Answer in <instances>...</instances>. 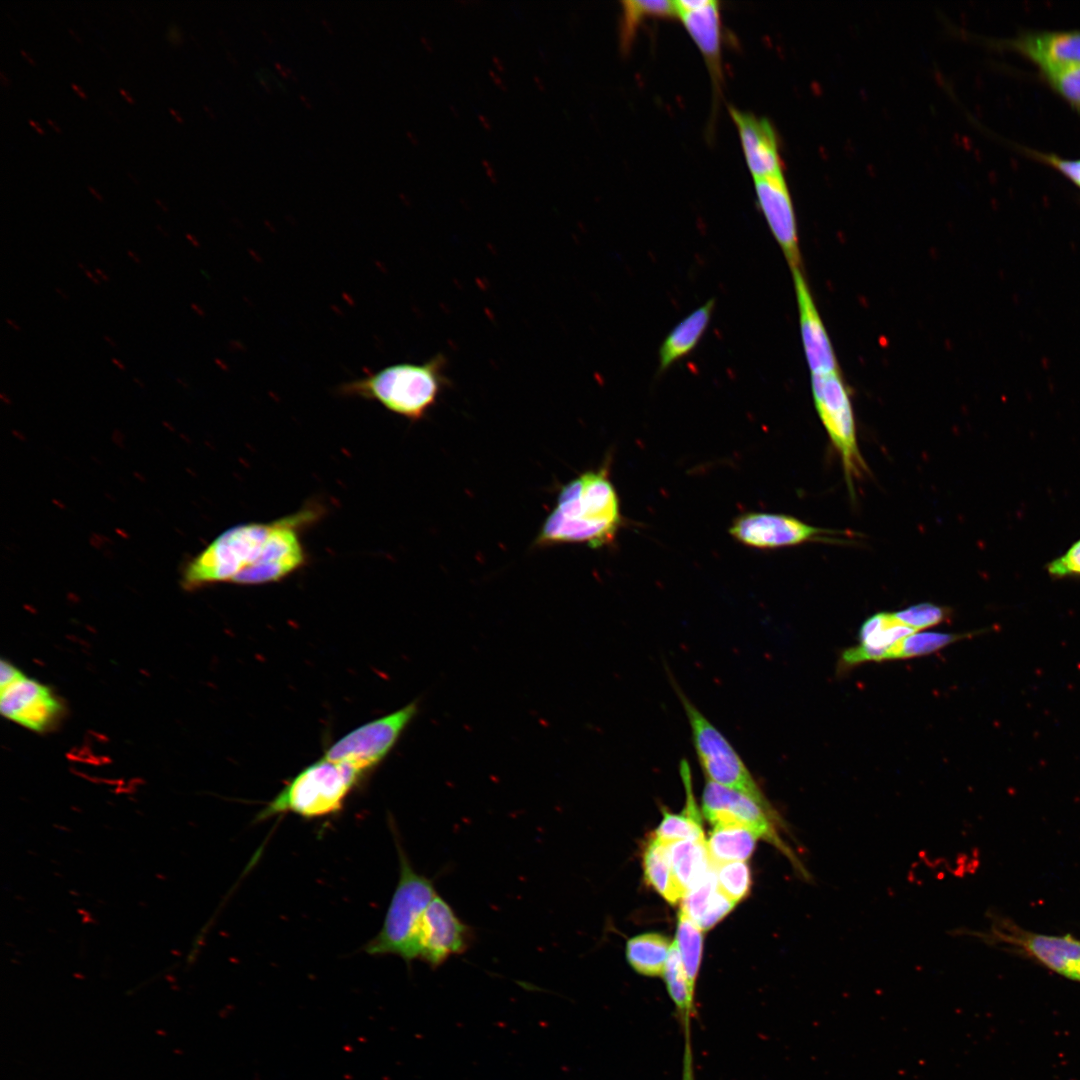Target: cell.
<instances>
[{
  "instance_id": "1",
  "label": "cell",
  "mask_w": 1080,
  "mask_h": 1080,
  "mask_svg": "<svg viewBox=\"0 0 1080 1080\" xmlns=\"http://www.w3.org/2000/svg\"><path fill=\"white\" fill-rule=\"evenodd\" d=\"M309 519L311 511H304L225 530L188 562L184 586L192 589L221 582L259 585L286 578L305 564L299 527Z\"/></svg>"
},
{
  "instance_id": "2",
  "label": "cell",
  "mask_w": 1080,
  "mask_h": 1080,
  "mask_svg": "<svg viewBox=\"0 0 1080 1080\" xmlns=\"http://www.w3.org/2000/svg\"><path fill=\"white\" fill-rule=\"evenodd\" d=\"M622 519L606 467L587 471L563 486L535 544L585 543L599 548L614 541Z\"/></svg>"
},
{
  "instance_id": "3",
  "label": "cell",
  "mask_w": 1080,
  "mask_h": 1080,
  "mask_svg": "<svg viewBox=\"0 0 1080 1080\" xmlns=\"http://www.w3.org/2000/svg\"><path fill=\"white\" fill-rule=\"evenodd\" d=\"M447 359L436 354L416 363H397L342 383L337 392L380 403L387 410L412 421L423 418L448 385Z\"/></svg>"
},
{
  "instance_id": "4",
  "label": "cell",
  "mask_w": 1080,
  "mask_h": 1080,
  "mask_svg": "<svg viewBox=\"0 0 1080 1080\" xmlns=\"http://www.w3.org/2000/svg\"><path fill=\"white\" fill-rule=\"evenodd\" d=\"M399 881L392 896L383 926L367 944L371 955L393 954L407 963L417 959V935L421 918L437 895L433 881L414 870L398 840Z\"/></svg>"
},
{
  "instance_id": "5",
  "label": "cell",
  "mask_w": 1080,
  "mask_h": 1080,
  "mask_svg": "<svg viewBox=\"0 0 1080 1080\" xmlns=\"http://www.w3.org/2000/svg\"><path fill=\"white\" fill-rule=\"evenodd\" d=\"M363 774L353 767L325 758L297 774L258 814V820L292 812L317 818L339 811Z\"/></svg>"
},
{
  "instance_id": "6",
  "label": "cell",
  "mask_w": 1080,
  "mask_h": 1080,
  "mask_svg": "<svg viewBox=\"0 0 1080 1080\" xmlns=\"http://www.w3.org/2000/svg\"><path fill=\"white\" fill-rule=\"evenodd\" d=\"M699 763L709 781L741 792L776 815L748 768L723 734L679 689Z\"/></svg>"
},
{
  "instance_id": "7",
  "label": "cell",
  "mask_w": 1080,
  "mask_h": 1080,
  "mask_svg": "<svg viewBox=\"0 0 1080 1080\" xmlns=\"http://www.w3.org/2000/svg\"><path fill=\"white\" fill-rule=\"evenodd\" d=\"M811 389L817 414L837 450L851 495L854 481L867 472L861 455L848 388L839 370L811 375Z\"/></svg>"
},
{
  "instance_id": "8",
  "label": "cell",
  "mask_w": 1080,
  "mask_h": 1080,
  "mask_svg": "<svg viewBox=\"0 0 1080 1080\" xmlns=\"http://www.w3.org/2000/svg\"><path fill=\"white\" fill-rule=\"evenodd\" d=\"M417 712L418 703L413 701L367 722L337 740L323 758L347 764L364 774L389 754Z\"/></svg>"
},
{
  "instance_id": "9",
  "label": "cell",
  "mask_w": 1080,
  "mask_h": 1080,
  "mask_svg": "<svg viewBox=\"0 0 1080 1080\" xmlns=\"http://www.w3.org/2000/svg\"><path fill=\"white\" fill-rule=\"evenodd\" d=\"M702 810L705 818L718 825L743 826L775 845L797 866L802 875H806L802 865L796 860L790 849L783 843L774 827L778 817L767 812L747 795L708 781L702 795Z\"/></svg>"
},
{
  "instance_id": "10",
  "label": "cell",
  "mask_w": 1080,
  "mask_h": 1080,
  "mask_svg": "<svg viewBox=\"0 0 1080 1080\" xmlns=\"http://www.w3.org/2000/svg\"><path fill=\"white\" fill-rule=\"evenodd\" d=\"M473 930L438 894L426 907L417 935V959L431 967L464 953L472 943Z\"/></svg>"
},
{
  "instance_id": "11",
  "label": "cell",
  "mask_w": 1080,
  "mask_h": 1080,
  "mask_svg": "<svg viewBox=\"0 0 1080 1080\" xmlns=\"http://www.w3.org/2000/svg\"><path fill=\"white\" fill-rule=\"evenodd\" d=\"M729 533L746 546L772 549L825 541L840 532L815 527L788 515L752 512L737 517Z\"/></svg>"
},
{
  "instance_id": "12",
  "label": "cell",
  "mask_w": 1080,
  "mask_h": 1080,
  "mask_svg": "<svg viewBox=\"0 0 1080 1080\" xmlns=\"http://www.w3.org/2000/svg\"><path fill=\"white\" fill-rule=\"evenodd\" d=\"M759 208L791 269L801 270L797 223L783 174L754 179Z\"/></svg>"
},
{
  "instance_id": "13",
  "label": "cell",
  "mask_w": 1080,
  "mask_h": 1080,
  "mask_svg": "<svg viewBox=\"0 0 1080 1080\" xmlns=\"http://www.w3.org/2000/svg\"><path fill=\"white\" fill-rule=\"evenodd\" d=\"M800 334L811 375L838 371L836 356L809 286L800 269L792 271Z\"/></svg>"
},
{
  "instance_id": "14",
  "label": "cell",
  "mask_w": 1080,
  "mask_h": 1080,
  "mask_svg": "<svg viewBox=\"0 0 1080 1080\" xmlns=\"http://www.w3.org/2000/svg\"><path fill=\"white\" fill-rule=\"evenodd\" d=\"M747 166L754 179L783 174L776 131L771 122L751 112L729 107Z\"/></svg>"
},
{
  "instance_id": "15",
  "label": "cell",
  "mask_w": 1080,
  "mask_h": 1080,
  "mask_svg": "<svg viewBox=\"0 0 1080 1080\" xmlns=\"http://www.w3.org/2000/svg\"><path fill=\"white\" fill-rule=\"evenodd\" d=\"M1011 942L1047 968L1067 978L1080 981V941L1071 935L1048 936L1022 932Z\"/></svg>"
},
{
  "instance_id": "16",
  "label": "cell",
  "mask_w": 1080,
  "mask_h": 1080,
  "mask_svg": "<svg viewBox=\"0 0 1080 1080\" xmlns=\"http://www.w3.org/2000/svg\"><path fill=\"white\" fill-rule=\"evenodd\" d=\"M684 26L702 52L715 86L722 77L721 69V17L719 2H707L694 10L678 13Z\"/></svg>"
},
{
  "instance_id": "17",
  "label": "cell",
  "mask_w": 1080,
  "mask_h": 1080,
  "mask_svg": "<svg viewBox=\"0 0 1080 1080\" xmlns=\"http://www.w3.org/2000/svg\"><path fill=\"white\" fill-rule=\"evenodd\" d=\"M714 308L715 300L709 299L673 327L659 348L660 372L694 350L708 328Z\"/></svg>"
},
{
  "instance_id": "18",
  "label": "cell",
  "mask_w": 1080,
  "mask_h": 1080,
  "mask_svg": "<svg viewBox=\"0 0 1080 1080\" xmlns=\"http://www.w3.org/2000/svg\"><path fill=\"white\" fill-rule=\"evenodd\" d=\"M1015 46L1040 67L1080 64V31L1028 34L1017 40Z\"/></svg>"
},
{
  "instance_id": "19",
  "label": "cell",
  "mask_w": 1080,
  "mask_h": 1080,
  "mask_svg": "<svg viewBox=\"0 0 1080 1080\" xmlns=\"http://www.w3.org/2000/svg\"><path fill=\"white\" fill-rule=\"evenodd\" d=\"M670 865L676 882L685 894L695 888L714 868L705 838L667 844Z\"/></svg>"
},
{
  "instance_id": "20",
  "label": "cell",
  "mask_w": 1080,
  "mask_h": 1080,
  "mask_svg": "<svg viewBox=\"0 0 1080 1080\" xmlns=\"http://www.w3.org/2000/svg\"><path fill=\"white\" fill-rule=\"evenodd\" d=\"M680 773L684 783L686 791V806L681 814L663 812V819L654 832V838L657 840L669 844L677 841L684 840H699L703 839L704 833L701 826V817L699 815L695 799L692 791V781L690 767L687 761L683 760L680 766Z\"/></svg>"
},
{
  "instance_id": "21",
  "label": "cell",
  "mask_w": 1080,
  "mask_h": 1080,
  "mask_svg": "<svg viewBox=\"0 0 1080 1080\" xmlns=\"http://www.w3.org/2000/svg\"><path fill=\"white\" fill-rule=\"evenodd\" d=\"M757 838L754 832L743 826H715L707 842L713 867L747 860L754 851Z\"/></svg>"
},
{
  "instance_id": "22",
  "label": "cell",
  "mask_w": 1080,
  "mask_h": 1080,
  "mask_svg": "<svg viewBox=\"0 0 1080 1080\" xmlns=\"http://www.w3.org/2000/svg\"><path fill=\"white\" fill-rule=\"evenodd\" d=\"M643 869L647 884L669 904L676 905L683 899L684 893L674 877L666 843L654 837L648 841L643 854Z\"/></svg>"
},
{
  "instance_id": "23",
  "label": "cell",
  "mask_w": 1080,
  "mask_h": 1080,
  "mask_svg": "<svg viewBox=\"0 0 1080 1080\" xmlns=\"http://www.w3.org/2000/svg\"><path fill=\"white\" fill-rule=\"evenodd\" d=\"M671 943L662 934L650 932L630 938L626 944V958L631 967L641 975H663Z\"/></svg>"
},
{
  "instance_id": "24",
  "label": "cell",
  "mask_w": 1080,
  "mask_h": 1080,
  "mask_svg": "<svg viewBox=\"0 0 1080 1080\" xmlns=\"http://www.w3.org/2000/svg\"><path fill=\"white\" fill-rule=\"evenodd\" d=\"M917 632L900 622L890 612H879L867 618L860 627V645L885 650L906 636Z\"/></svg>"
},
{
  "instance_id": "25",
  "label": "cell",
  "mask_w": 1080,
  "mask_h": 1080,
  "mask_svg": "<svg viewBox=\"0 0 1080 1080\" xmlns=\"http://www.w3.org/2000/svg\"><path fill=\"white\" fill-rule=\"evenodd\" d=\"M620 24L621 47L629 49L639 24L647 16H677L674 1L668 0H622Z\"/></svg>"
},
{
  "instance_id": "26",
  "label": "cell",
  "mask_w": 1080,
  "mask_h": 1080,
  "mask_svg": "<svg viewBox=\"0 0 1080 1080\" xmlns=\"http://www.w3.org/2000/svg\"><path fill=\"white\" fill-rule=\"evenodd\" d=\"M970 633L914 632L885 651L884 660L906 659L931 654Z\"/></svg>"
},
{
  "instance_id": "27",
  "label": "cell",
  "mask_w": 1080,
  "mask_h": 1080,
  "mask_svg": "<svg viewBox=\"0 0 1080 1080\" xmlns=\"http://www.w3.org/2000/svg\"><path fill=\"white\" fill-rule=\"evenodd\" d=\"M676 945L683 963V967L694 993L695 981L698 975L703 948V936L700 927L695 924L682 910L678 915Z\"/></svg>"
},
{
  "instance_id": "28",
  "label": "cell",
  "mask_w": 1080,
  "mask_h": 1080,
  "mask_svg": "<svg viewBox=\"0 0 1080 1080\" xmlns=\"http://www.w3.org/2000/svg\"><path fill=\"white\" fill-rule=\"evenodd\" d=\"M49 695L51 693L46 686L24 677L1 690L0 711L6 718L16 721L21 714Z\"/></svg>"
},
{
  "instance_id": "29",
  "label": "cell",
  "mask_w": 1080,
  "mask_h": 1080,
  "mask_svg": "<svg viewBox=\"0 0 1080 1080\" xmlns=\"http://www.w3.org/2000/svg\"><path fill=\"white\" fill-rule=\"evenodd\" d=\"M663 976L668 992L682 1016L687 1017L693 1009V996L683 967V963L674 941L671 943Z\"/></svg>"
},
{
  "instance_id": "30",
  "label": "cell",
  "mask_w": 1080,
  "mask_h": 1080,
  "mask_svg": "<svg viewBox=\"0 0 1080 1080\" xmlns=\"http://www.w3.org/2000/svg\"><path fill=\"white\" fill-rule=\"evenodd\" d=\"M715 868L719 890L735 903L743 900L751 889V872L745 861L720 864Z\"/></svg>"
},
{
  "instance_id": "31",
  "label": "cell",
  "mask_w": 1080,
  "mask_h": 1080,
  "mask_svg": "<svg viewBox=\"0 0 1080 1080\" xmlns=\"http://www.w3.org/2000/svg\"><path fill=\"white\" fill-rule=\"evenodd\" d=\"M893 613L900 622L919 631L946 620L950 615V610L932 603H919Z\"/></svg>"
},
{
  "instance_id": "32",
  "label": "cell",
  "mask_w": 1080,
  "mask_h": 1080,
  "mask_svg": "<svg viewBox=\"0 0 1080 1080\" xmlns=\"http://www.w3.org/2000/svg\"><path fill=\"white\" fill-rule=\"evenodd\" d=\"M1041 68L1050 83L1080 109V64L1047 65Z\"/></svg>"
},
{
  "instance_id": "33",
  "label": "cell",
  "mask_w": 1080,
  "mask_h": 1080,
  "mask_svg": "<svg viewBox=\"0 0 1080 1080\" xmlns=\"http://www.w3.org/2000/svg\"><path fill=\"white\" fill-rule=\"evenodd\" d=\"M717 887L715 868H712L704 879L695 888L688 891L681 900V910L695 924L698 925L700 922Z\"/></svg>"
},
{
  "instance_id": "34",
  "label": "cell",
  "mask_w": 1080,
  "mask_h": 1080,
  "mask_svg": "<svg viewBox=\"0 0 1080 1080\" xmlns=\"http://www.w3.org/2000/svg\"><path fill=\"white\" fill-rule=\"evenodd\" d=\"M59 709L57 700L49 695L21 714L15 722L26 728L40 731L53 720Z\"/></svg>"
},
{
  "instance_id": "35",
  "label": "cell",
  "mask_w": 1080,
  "mask_h": 1080,
  "mask_svg": "<svg viewBox=\"0 0 1080 1080\" xmlns=\"http://www.w3.org/2000/svg\"><path fill=\"white\" fill-rule=\"evenodd\" d=\"M1048 574L1053 578L1080 577V539L1074 542L1062 555L1047 565Z\"/></svg>"
},
{
  "instance_id": "36",
  "label": "cell",
  "mask_w": 1080,
  "mask_h": 1080,
  "mask_svg": "<svg viewBox=\"0 0 1080 1080\" xmlns=\"http://www.w3.org/2000/svg\"><path fill=\"white\" fill-rule=\"evenodd\" d=\"M736 904L737 903L728 898L717 887L698 926L702 931L711 929L722 920Z\"/></svg>"
},
{
  "instance_id": "37",
  "label": "cell",
  "mask_w": 1080,
  "mask_h": 1080,
  "mask_svg": "<svg viewBox=\"0 0 1080 1080\" xmlns=\"http://www.w3.org/2000/svg\"><path fill=\"white\" fill-rule=\"evenodd\" d=\"M1059 169L1074 183L1080 186V160H1066L1055 155H1039Z\"/></svg>"
},
{
  "instance_id": "38",
  "label": "cell",
  "mask_w": 1080,
  "mask_h": 1080,
  "mask_svg": "<svg viewBox=\"0 0 1080 1080\" xmlns=\"http://www.w3.org/2000/svg\"><path fill=\"white\" fill-rule=\"evenodd\" d=\"M25 675L11 663L1 660L0 663V688L1 690L20 681Z\"/></svg>"
},
{
  "instance_id": "39",
  "label": "cell",
  "mask_w": 1080,
  "mask_h": 1080,
  "mask_svg": "<svg viewBox=\"0 0 1080 1080\" xmlns=\"http://www.w3.org/2000/svg\"><path fill=\"white\" fill-rule=\"evenodd\" d=\"M167 40L173 45H179L182 43V35L180 29L175 23H171L166 32Z\"/></svg>"
},
{
  "instance_id": "40",
  "label": "cell",
  "mask_w": 1080,
  "mask_h": 1080,
  "mask_svg": "<svg viewBox=\"0 0 1080 1080\" xmlns=\"http://www.w3.org/2000/svg\"><path fill=\"white\" fill-rule=\"evenodd\" d=\"M483 166H484L485 172L488 175V177L491 179V181L495 182V180H496L495 171H494L492 165L490 164V162L489 161H483Z\"/></svg>"
},
{
  "instance_id": "41",
  "label": "cell",
  "mask_w": 1080,
  "mask_h": 1080,
  "mask_svg": "<svg viewBox=\"0 0 1080 1080\" xmlns=\"http://www.w3.org/2000/svg\"><path fill=\"white\" fill-rule=\"evenodd\" d=\"M84 273L93 284L100 285L101 281L90 270L86 269Z\"/></svg>"
},
{
  "instance_id": "42",
  "label": "cell",
  "mask_w": 1080,
  "mask_h": 1080,
  "mask_svg": "<svg viewBox=\"0 0 1080 1080\" xmlns=\"http://www.w3.org/2000/svg\"><path fill=\"white\" fill-rule=\"evenodd\" d=\"M95 273L101 278L102 281L109 282L110 277L100 268H95Z\"/></svg>"
},
{
  "instance_id": "43",
  "label": "cell",
  "mask_w": 1080,
  "mask_h": 1080,
  "mask_svg": "<svg viewBox=\"0 0 1080 1080\" xmlns=\"http://www.w3.org/2000/svg\"><path fill=\"white\" fill-rule=\"evenodd\" d=\"M127 255H128V257H129V258H130V259H131V260H132V261H133L134 263H136V264H141V259H140V258H139V256H138V255H137V254H136L135 252H133L132 250H127Z\"/></svg>"
},
{
  "instance_id": "44",
  "label": "cell",
  "mask_w": 1080,
  "mask_h": 1080,
  "mask_svg": "<svg viewBox=\"0 0 1080 1080\" xmlns=\"http://www.w3.org/2000/svg\"><path fill=\"white\" fill-rule=\"evenodd\" d=\"M111 361H112V363H113L114 365H116V366H117V368H118V369H120L121 371H125V370H126V366H125V364H124V363H123V362H122L121 360H119L118 358L112 357V358H111Z\"/></svg>"
},
{
  "instance_id": "45",
  "label": "cell",
  "mask_w": 1080,
  "mask_h": 1080,
  "mask_svg": "<svg viewBox=\"0 0 1080 1080\" xmlns=\"http://www.w3.org/2000/svg\"><path fill=\"white\" fill-rule=\"evenodd\" d=\"M87 189H88V191H89V192L91 193V195H93V196L95 197V199H96V200H98L99 202H103V198H102V196H101V195H100V194H99V193L97 192V190H95V189H94L93 187H91V186H89V185H87Z\"/></svg>"
},
{
  "instance_id": "46",
  "label": "cell",
  "mask_w": 1080,
  "mask_h": 1080,
  "mask_svg": "<svg viewBox=\"0 0 1080 1080\" xmlns=\"http://www.w3.org/2000/svg\"><path fill=\"white\" fill-rule=\"evenodd\" d=\"M5 322H6V323H7V324H8V325H9L10 327H12V329H14V330H16V331H18V332L22 330V329H21V327H20V326H19V325H18V324H17V323H16L15 321H14V320H12V319H10V318H5Z\"/></svg>"
},
{
  "instance_id": "47",
  "label": "cell",
  "mask_w": 1080,
  "mask_h": 1080,
  "mask_svg": "<svg viewBox=\"0 0 1080 1080\" xmlns=\"http://www.w3.org/2000/svg\"><path fill=\"white\" fill-rule=\"evenodd\" d=\"M71 87L82 99H86V95H85V93L82 91V89L80 87H78L74 83H71Z\"/></svg>"
},
{
  "instance_id": "48",
  "label": "cell",
  "mask_w": 1080,
  "mask_h": 1080,
  "mask_svg": "<svg viewBox=\"0 0 1080 1080\" xmlns=\"http://www.w3.org/2000/svg\"><path fill=\"white\" fill-rule=\"evenodd\" d=\"M28 123H29V124H30V125L32 126V128H33V129H34V130H35V131H36L37 133H39V134H43V133H44V132H43V130H42V128H41V127H40V126H39V125H38V124H37L36 122H34L33 120H31V119H28Z\"/></svg>"
},
{
  "instance_id": "49",
  "label": "cell",
  "mask_w": 1080,
  "mask_h": 1080,
  "mask_svg": "<svg viewBox=\"0 0 1080 1080\" xmlns=\"http://www.w3.org/2000/svg\"><path fill=\"white\" fill-rule=\"evenodd\" d=\"M55 292L64 300H69V295L60 287L55 288Z\"/></svg>"
},
{
  "instance_id": "50",
  "label": "cell",
  "mask_w": 1080,
  "mask_h": 1080,
  "mask_svg": "<svg viewBox=\"0 0 1080 1080\" xmlns=\"http://www.w3.org/2000/svg\"><path fill=\"white\" fill-rule=\"evenodd\" d=\"M479 121H480L481 125L485 129H490L491 128V125H490L489 121L483 115H479Z\"/></svg>"
},
{
  "instance_id": "51",
  "label": "cell",
  "mask_w": 1080,
  "mask_h": 1080,
  "mask_svg": "<svg viewBox=\"0 0 1080 1080\" xmlns=\"http://www.w3.org/2000/svg\"><path fill=\"white\" fill-rule=\"evenodd\" d=\"M185 236H186L187 240H188V241H189L190 243H192V245H193V246H196V247H197V246H199V243H198V241L196 240V238H195V237H194V236H193L192 234H190V233H186V235H185Z\"/></svg>"
},
{
  "instance_id": "52",
  "label": "cell",
  "mask_w": 1080,
  "mask_h": 1080,
  "mask_svg": "<svg viewBox=\"0 0 1080 1080\" xmlns=\"http://www.w3.org/2000/svg\"><path fill=\"white\" fill-rule=\"evenodd\" d=\"M103 339H104V340H105V341H106V342H107V343H108V344H109V345H110L111 347H114V348H115V347H117V344H116V342H115V341H114V340H113V339H112V338H111L110 336H108V335H103Z\"/></svg>"
},
{
  "instance_id": "53",
  "label": "cell",
  "mask_w": 1080,
  "mask_h": 1080,
  "mask_svg": "<svg viewBox=\"0 0 1080 1080\" xmlns=\"http://www.w3.org/2000/svg\"><path fill=\"white\" fill-rule=\"evenodd\" d=\"M168 110H169L170 114H172V115L174 116V118L176 119V121H177V122H179V123H183V120H182V118H181V117H180V116L178 115L177 111H175V110H174V109H172V108H169Z\"/></svg>"
},
{
  "instance_id": "54",
  "label": "cell",
  "mask_w": 1080,
  "mask_h": 1080,
  "mask_svg": "<svg viewBox=\"0 0 1080 1080\" xmlns=\"http://www.w3.org/2000/svg\"><path fill=\"white\" fill-rule=\"evenodd\" d=\"M119 92H120V93H121V94L123 95V97H124V98H125V99H126V100H127L128 102H129V103H133V99L131 98V96H130V95H129V94H128V93H127V92H126L125 90H123L122 88H119Z\"/></svg>"
},
{
  "instance_id": "55",
  "label": "cell",
  "mask_w": 1080,
  "mask_h": 1080,
  "mask_svg": "<svg viewBox=\"0 0 1080 1080\" xmlns=\"http://www.w3.org/2000/svg\"><path fill=\"white\" fill-rule=\"evenodd\" d=\"M0 78H1L2 86L7 87L9 85V81L5 77L4 72L2 70L0 71Z\"/></svg>"
},
{
  "instance_id": "56",
  "label": "cell",
  "mask_w": 1080,
  "mask_h": 1080,
  "mask_svg": "<svg viewBox=\"0 0 1080 1080\" xmlns=\"http://www.w3.org/2000/svg\"><path fill=\"white\" fill-rule=\"evenodd\" d=\"M20 53L30 64L35 63L34 60L22 48L20 49Z\"/></svg>"
},
{
  "instance_id": "57",
  "label": "cell",
  "mask_w": 1080,
  "mask_h": 1080,
  "mask_svg": "<svg viewBox=\"0 0 1080 1080\" xmlns=\"http://www.w3.org/2000/svg\"><path fill=\"white\" fill-rule=\"evenodd\" d=\"M155 203L160 207L163 212H168V208L158 198L154 199Z\"/></svg>"
},
{
  "instance_id": "58",
  "label": "cell",
  "mask_w": 1080,
  "mask_h": 1080,
  "mask_svg": "<svg viewBox=\"0 0 1080 1080\" xmlns=\"http://www.w3.org/2000/svg\"><path fill=\"white\" fill-rule=\"evenodd\" d=\"M156 229H157V230H158V231H159V232H160V233H161V234H162V235H163L164 237H169V236H170V235H169V233H168V232H167V231H166L165 229H163V227H162V226H161L160 224H157V225H156Z\"/></svg>"
},
{
  "instance_id": "59",
  "label": "cell",
  "mask_w": 1080,
  "mask_h": 1080,
  "mask_svg": "<svg viewBox=\"0 0 1080 1080\" xmlns=\"http://www.w3.org/2000/svg\"><path fill=\"white\" fill-rule=\"evenodd\" d=\"M46 122L51 125L56 132H61L60 128L55 123H53L51 119L47 118Z\"/></svg>"
},
{
  "instance_id": "60",
  "label": "cell",
  "mask_w": 1080,
  "mask_h": 1080,
  "mask_svg": "<svg viewBox=\"0 0 1080 1080\" xmlns=\"http://www.w3.org/2000/svg\"><path fill=\"white\" fill-rule=\"evenodd\" d=\"M67 30L75 38L76 41L81 42V38H79L71 28H67Z\"/></svg>"
},
{
  "instance_id": "61",
  "label": "cell",
  "mask_w": 1080,
  "mask_h": 1080,
  "mask_svg": "<svg viewBox=\"0 0 1080 1080\" xmlns=\"http://www.w3.org/2000/svg\"><path fill=\"white\" fill-rule=\"evenodd\" d=\"M126 174L134 183L138 184V180L131 173L126 172Z\"/></svg>"
},
{
  "instance_id": "62",
  "label": "cell",
  "mask_w": 1080,
  "mask_h": 1080,
  "mask_svg": "<svg viewBox=\"0 0 1080 1080\" xmlns=\"http://www.w3.org/2000/svg\"><path fill=\"white\" fill-rule=\"evenodd\" d=\"M133 381L137 383L140 387H144V384L138 378H134Z\"/></svg>"
},
{
  "instance_id": "63",
  "label": "cell",
  "mask_w": 1080,
  "mask_h": 1080,
  "mask_svg": "<svg viewBox=\"0 0 1080 1080\" xmlns=\"http://www.w3.org/2000/svg\"><path fill=\"white\" fill-rule=\"evenodd\" d=\"M77 266H78L79 268H81V269H82L83 271H85V270H86V267L84 266V264H83L82 262H79V261H78V262H77Z\"/></svg>"
}]
</instances>
